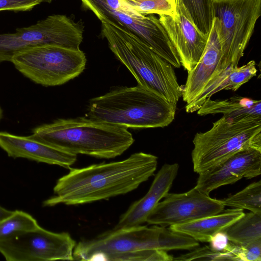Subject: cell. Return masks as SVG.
<instances>
[{"mask_svg":"<svg viewBox=\"0 0 261 261\" xmlns=\"http://www.w3.org/2000/svg\"><path fill=\"white\" fill-rule=\"evenodd\" d=\"M261 173V149L245 148L205 171L199 173L198 191L209 195L220 187L234 184L243 178L250 179Z\"/></svg>","mask_w":261,"mask_h":261,"instance_id":"obj_13","label":"cell"},{"mask_svg":"<svg viewBox=\"0 0 261 261\" xmlns=\"http://www.w3.org/2000/svg\"><path fill=\"white\" fill-rule=\"evenodd\" d=\"M4 117V111L0 105V121Z\"/></svg>","mask_w":261,"mask_h":261,"instance_id":"obj_30","label":"cell"},{"mask_svg":"<svg viewBox=\"0 0 261 261\" xmlns=\"http://www.w3.org/2000/svg\"><path fill=\"white\" fill-rule=\"evenodd\" d=\"M244 214L243 209L233 208L224 210L215 215L170 226L169 228L190 236L197 241L210 242L215 233L225 230Z\"/></svg>","mask_w":261,"mask_h":261,"instance_id":"obj_18","label":"cell"},{"mask_svg":"<svg viewBox=\"0 0 261 261\" xmlns=\"http://www.w3.org/2000/svg\"><path fill=\"white\" fill-rule=\"evenodd\" d=\"M142 14H176V0H123Z\"/></svg>","mask_w":261,"mask_h":261,"instance_id":"obj_24","label":"cell"},{"mask_svg":"<svg viewBox=\"0 0 261 261\" xmlns=\"http://www.w3.org/2000/svg\"><path fill=\"white\" fill-rule=\"evenodd\" d=\"M229 241L244 246L261 239V214L252 212L245 214L223 230Z\"/></svg>","mask_w":261,"mask_h":261,"instance_id":"obj_20","label":"cell"},{"mask_svg":"<svg viewBox=\"0 0 261 261\" xmlns=\"http://www.w3.org/2000/svg\"><path fill=\"white\" fill-rule=\"evenodd\" d=\"M231 252L237 260L261 261V239L244 246H240L230 241L225 250Z\"/></svg>","mask_w":261,"mask_h":261,"instance_id":"obj_26","label":"cell"},{"mask_svg":"<svg viewBox=\"0 0 261 261\" xmlns=\"http://www.w3.org/2000/svg\"><path fill=\"white\" fill-rule=\"evenodd\" d=\"M84 27L65 15L54 14L13 33L0 34V64L11 61L18 53L29 48L54 45L79 50Z\"/></svg>","mask_w":261,"mask_h":261,"instance_id":"obj_9","label":"cell"},{"mask_svg":"<svg viewBox=\"0 0 261 261\" xmlns=\"http://www.w3.org/2000/svg\"><path fill=\"white\" fill-rule=\"evenodd\" d=\"M221 201L225 206L261 214V181L252 182L241 191Z\"/></svg>","mask_w":261,"mask_h":261,"instance_id":"obj_21","label":"cell"},{"mask_svg":"<svg viewBox=\"0 0 261 261\" xmlns=\"http://www.w3.org/2000/svg\"><path fill=\"white\" fill-rule=\"evenodd\" d=\"M76 244L68 232H54L39 226L0 241V253L8 261L71 260Z\"/></svg>","mask_w":261,"mask_h":261,"instance_id":"obj_10","label":"cell"},{"mask_svg":"<svg viewBox=\"0 0 261 261\" xmlns=\"http://www.w3.org/2000/svg\"><path fill=\"white\" fill-rule=\"evenodd\" d=\"M213 6L222 50L218 73L238 66L260 16L261 0H213Z\"/></svg>","mask_w":261,"mask_h":261,"instance_id":"obj_8","label":"cell"},{"mask_svg":"<svg viewBox=\"0 0 261 261\" xmlns=\"http://www.w3.org/2000/svg\"><path fill=\"white\" fill-rule=\"evenodd\" d=\"M217 114H222L234 120L261 117V101L240 96L224 99H212L209 97L197 111L200 116Z\"/></svg>","mask_w":261,"mask_h":261,"instance_id":"obj_19","label":"cell"},{"mask_svg":"<svg viewBox=\"0 0 261 261\" xmlns=\"http://www.w3.org/2000/svg\"><path fill=\"white\" fill-rule=\"evenodd\" d=\"M176 110V104L138 84L92 98L86 116L127 128L164 127L174 119Z\"/></svg>","mask_w":261,"mask_h":261,"instance_id":"obj_4","label":"cell"},{"mask_svg":"<svg viewBox=\"0 0 261 261\" xmlns=\"http://www.w3.org/2000/svg\"><path fill=\"white\" fill-rule=\"evenodd\" d=\"M178 169L177 163L164 164L156 174L147 193L121 215L114 228L137 226L146 222L148 216L168 193Z\"/></svg>","mask_w":261,"mask_h":261,"instance_id":"obj_15","label":"cell"},{"mask_svg":"<svg viewBox=\"0 0 261 261\" xmlns=\"http://www.w3.org/2000/svg\"><path fill=\"white\" fill-rule=\"evenodd\" d=\"M237 260L235 256L230 252L224 250L216 251L210 246L195 248L189 253L182 254L173 260Z\"/></svg>","mask_w":261,"mask_h":261,"instance_id":"obj_25","label":"cell"},{"mask_svg":"<svg viewBox=\"0 0 261 261\" xmlns=\"http://www.w3.org/2000/svg\"><path fill=\"white\" fill-rule=\"evenodd\" d=\"M101 34L116 58L129 70L138 84L177 105L182 96L173 66L131 32L101 21Z\"/></svg>","mask_w":261,"mask_h":261,"instance_id":"obj_5","label":"cell"},{"mask_svg":"<svg viewBox=\"0 0 261 261\" xmlns=\"http://www.w3.org/2000/svg\"><path fill=\"white\" fill-rule=\"evenodd\" d=\"M39 225L30 214L21 211H15L9 217L0 221V241L11 235L36 228Z\"/></svg>","mask_w":261,"mask_h":261,"instance_id":"obj_23","label":"cell"},{"mask_svg":"<svg viewBox=\"0 0 261 261\" xmlns=\"http://www.w3.org/2000/svg\"><path fill=\"white\" fill-rule=\"evenodd\" d=\"M86 62L81 49L54 45L23 50L15 54L11 61L23 76L45 87L61 85L78 76L84 70Z\"/></svg>","mask_w":261,"mask_h":261,"instance_id":"obj_7","label":"cell"},{"mask_svg":"<svg viewBox=\"0 0 261 261\" xmlns=\"http://www.w3.org/2000/svg\"><path fill=\"white\" fill-rule=\"evenodd\" d=\"M190 236L165 226L137 225L114 228L76 244L74 260L171 261L167 251L192 250L199 246Z\"/></svg>","mask_w":261,"mask_h":261,"instance_id":"obj_2","label":"cell"},{"mask_svg":"<svg viewBox=\"0 0 261 261\" xmlns=\"http://www.w3.org/2000/svg\"><path fill=\"white\" fill-rule=\"evenodd\" d=\"M193 143V170L199 174L245 148L261 149V117L234 120L223 116L210 129L196 133Z\"/></svg>","mask_w":261,"mask_h":261,"instance_id":"obj_6","label":"cell"},{"mask_svg":"<svg viewBox=\"0 0 261 261\" xmlns=\"http://www.w3.org/2000/svg\"><path fill=\"white\" fill-rule=\"evenodd\" d=\"M13 212L0 206V221L10 216Z\"/></svg>","mask_w":261,"mask_h":261,"instance_id":"obj_29","label":"cell"},{"mask_svg":"<svg viewBox=\"0 0 261 261\" xmlns=\"http://www.w3.org/2000/svg\"><path fill=\"white\" fill-rule=\"evenodd\" d=\"M256 63L251 60L241 67H228L213 76L201 93L192 102L186 104L187 113L197 111L203 102L214 94L223 90L237 91L243 84L256 76Z\"/></svg>","mask_w":261,"mask_h":261,"instance_id":"obj_17","label":"cell"},{"mask_svg":"<svg viewBox=\"0 0 261 261\" xmlns=\"http://www.w3.org/2000/svg\"><path fill=\"white\" fill-rule=\"evenodd\" d=\"M222 50L217 27L214 20L203 53L197 64L189 71L182 88L183 100L188 104L202 92L207 83L218 72Z\"/></svg>","mask_w":261,"mask_h":261,"instance_id":"obj_16","label":"cell"},{"mask_svg":"<svg viewBox=\"0 0 261 261\" xmlns=\"http://www.w3.org/2000/svg\"><path fill=\"white\" fill-rule=\"evenodd\" d=\"M174 17L159 15V20L179 56L181 65L188 71L198 63L206 46L208 36L195 25L181 0H176Z\"/></svg>","mask_w":261,"mask_h":261,"instance_id":"obj_12","label":"cell"},{"mask_svg":"<svg viewBox=\"0 0 261 261\" xmlns=\"http://www.w3.org/2000/svg\"><path fill=\"white\" fill-rule=\"evenodd\" d=\"M210 247L216 251H222L225 250L229 240L224 231L215 233L211 238L210 242Z\"/></svg>","mask_w":261,"mask_h":261,"instance_id":"obj_28","label":"cell"},{"mask_svg":"<svg viewBox=\"0 0 261 261\" xmlns=\"http://www.w3.org/2000/svg\"><path fill=\"white\" fill-rule=\"evenodd\" d=\"M221 200L212 198L195 188L182 193H169L148 216L146 222L162 226L189 222L224 210Z\"/></svg>","mask_w":261,"mask_h":261,"instance_id":"obj_11","label":"cell"},{"mask_svg":"<svg viewBox=\"0 0 261 261\" xmlns=\"http://www.w3.org/2000/svg\"><path fill=\"white\" fill-rule=\"evenodd\" d=\"M53 0H0V11L30 10L43 2L50 3Z\"/></svg>","mask_w":261,"mask_h":261,"instance_id":"obj_27","label":"cell"},{"mask_svg":"<svg viewBox=\"0 0 261 261\" xmlns=\"http://www.w3.org/2000/svg\"><path fill=\"white\" fill-rule=\"evenodd\" d=\"M0 148L13 158H25L69 169L77 158V155L41 143L29 136L16 135L7 132H0Z\"/></svg>","mask_w":261,"mask_h":261,"instance_id":"obj_14","label":"cell"},{"mask_svg":"<svg viewBox=\"0 0 261 261\" xmlns=\"http://www.w3.org/2000/svg\"><path fill=\"white\" fill-rule=\"evenodd\" d=\"M29 136L69 153L101 159L120 155L134 142L127 127L85 117L56 120L36 127Z\"/></svg>","mask_w":261,"mask_h":261,"instance_id":"obj_3","label":"cell"},{"mask_svg":"<svg viewBox=\"0 0 261 261\" xmlns=\"http://www.w3.org/2000/svg\"><path fill=\"white\" fill-rule=\"evenodd\" d=\"M157 165L156 156L140 152L121 161L70 168L54 187L55 196L43 205L82 204L126 194L152 176Z\"/></svg>","mask_w":261,"mask_h":261,"instance_id":"obj_1","label":"cell"},{"mask_svg":"<svg viewBox=\"0 0 261 261\" xmlns=\"http://www.w3.org/2000/svg\"><path fill=\"white\" fill-rule=\"evenodd\" d=\"M197 28L208 36L215 18L213 0H181Z\"/></svg>","mask_w":261,"mask_h":261,"instance_id":"obj_22","label":"cell"}]
</instances>
